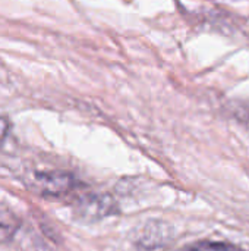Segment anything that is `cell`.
Instances as JSON below:
<instances>
[{
    "label": "cell",
    "mask_w": 249,
    "mask_h": 251,
    "mask_svg": "<svg viewBox=\"0 0 249 251\" xmlns=\"http://www.w3.org/2000/svg\"><path fill=\"white\" fill-rule=\"evenodd\" d=\"M235 115L236 118L249 126V101H245V103H238L235 106Z\"/></svg>",
    "instance_id": "obj_5"
},
{
    "label": "cell",
    "mask_w": 249,
    "mask_h": 251,
    "mask_svg": "<svg viewBox=\"0 0 249 251\" xmlns=\"http://www.w3.org/2000/svg\"><path fill=\"white\" fill-rule=\"evenodd\" d=\"M192 251H241L236 249L232 244L227 243H210V241H204V243H198L195 246L191 247Z\"/></svg>",
    "instance_id": "obj_4"
},
{
    "label": "cell",
    "mask_w": 249,
    "mask_h": 251,
    "mask_svg": "<svg viewBox=\"0 0 249 251\" xmlns=\"http://www.w3.org/2000/svg\"><path fill=\"white\" fill-rule=\"evenodd\" d=\"M117 212V203L110 194H92L82 197L75 206V216L87 224L101 221Z\"/></svg>",
    "instance_id": "obj_1"
},
{
    "label": "cell",
    "mask_w": 249,
    "mask_h": 251,
    "mask_svg": "<svg viewBox=\"0 0 249 251\" xmlns=\"http://www.w3.org/2000/svg\"><path fill=\"white\" fill-rule=\"evenodd\" d=\"M35 185L43 194L47 196H62L69 193L75 188L76 179L68 174L60 171H50V172H40L34 178Z\"/></svg>",
    "instance_id": "obj_2"
},
{
    "label": "cell",
    "mask_w": 249,
    "mask_h": 251,
    "mask_svg": "<svg viewBox=\"0 0 249 251\" xmlns=\"http://www.w3.org/2000/svg\"><path fill=\"white\" fill-rule=\"evenodd\" d=\"M164 225H158L157 222H153L151 225H147L145 228H144V234L141 235V238H139V243H141V246H144V247H148L150 246V243H151V238H154V241H153V247H157V246H160L164 240H166V234H164Z\"/></svg>",
    "instance_id": "obj_3"
},
{
    "label": "cell",
    "mask_w": 249,
    "mask_h": 251,
    "mask_svg": "<svg viewBox=\"0 0 249 251\" xmlns=\"http://www.w3.org/2000/svg\"><path fill=\"white\" fill-rule=\"evenodd\" d=\"M9 128H10L9 119L4 118V116H0V143L6 138V135L9 132Z\"/></svg>",
    "instance_id": "obj_6"
}]
</instances>
